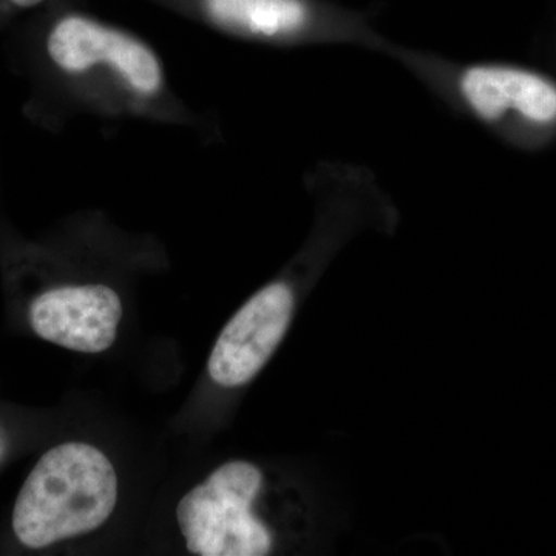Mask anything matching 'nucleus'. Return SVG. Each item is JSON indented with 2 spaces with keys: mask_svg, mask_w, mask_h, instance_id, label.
Instances as JSON below:
<instances>
[{
  "mask_svg": "<svg viewBox=\"0 0 556 556\" xmlns=\"http://www.w3.org/2000/svg\"><path fill=\"white\" fill-rule=\"evenodd\" d=\"M118 501V477L101 450L67 442L49 450L22 485L13 530L28 548H43L104 525Z\"/></svg>",
  "mask_w": 556,
  "mask_h": 556,
  "instance_id": "f257e3e1",
  "label": "nucleus"
},
{
  "mask_svg": "<svg viewBox=\"0 0 556 556\" xmlns=\"http://www.w3.org/2000/svg\"><path fill=\"white\" fill-rule=\"evenodd\" d=\"M208 20L223 30L254 39H287L309 22L303 0H204Z\"/></svg>",
  "mask_w": 556,
  "mask_h": 556,
  "instance_id": "0eeeda50",
  "label": "nucleus"
},
{
  "mask_svg": "<svg viewBox=\"0 0 556 556\" xmlns=\"http://www.w3.org/2000/svg\"><path fill=\"white\" fill-rule=\"evenodd\" d=\"M14 5L21 7V9H31V7L39 5L43 0H11Z\"/></svg>",
  "mask_w": 556,
  "mask_h": 556,
  "instance_id": "6e6552de",
  "label": "nucleus"
},
{
  "mask_svg": "<svg viewBox=\"0 0 556 556\" xmlns=\"http://www.w3.org/2000/svg\"><path fill=\"white\" fill-rule=\"evenodd\" d=\"M263 473L247 460H230L182 496L179 530L190 554L265 556L274 547L269 527L254 514Z\"/></svg>",
  "mask_w": 556,
  "mask_h": 556,
  "instance_id": "f03ea898",
  "label": "nucleus"
},
{
  "mask_svg": "<svg viewBox=\"0 0 556 556\" xmlns=\"http://www.w3.org/2000/svg\"><path fill=\"white\" fill-rule=\"evenodd\" d=\"M295 311L294 289L278 280L260 289L223 328L208 357V376L219 387L247 386L283 342Z\"/></svg>",
  "mask_w": 556,
  "mask_h": 556,
  "instance_id": "20e7f679",
  "label": "nucleus"
},
{
  "mask_svg": "<svg viewBox=\"0 0 556 556\" xmlns=\"http://www.w3.org/2000/svg\"><path fill=\"white\" fill-rule=\"evenodd\" d=\"M47 53L64 75L112 86L131 101H156L166 73L156 51L130 33L79 14L62 17L47 38Z\"/></svg>",
  "mask_w": 556,
  "mask_h": 556,
  "instance_id": "7ed1b4c3",
  "label": "nucleus"
},
{
  "mask_svg": "<svg viewBox=\"0 0 556 556\" xmlns=\"http://www.w3.org/2000/svg\"><path fill=\"white\" fill-rule=\"evenodd\" d=\"M123 303L104 285L62 287L33 300L30 324L40 339L78 353H102L113 345Z\"/></svg>",
  "mask_w": 556,
  "mask_h": 556,
  "instance_id": "39448f33",
  "label": "nucleus"
},
{
  "mask_svg": "<svg viewBox=\"0 0 556 556\" xmlns=\"http://www.w3.org/2000/svg\"><path fill=\"white\" fill-rule=\"evenodd\" d=\"M5 438H3V434L0 433V459H2V456L5 455Z\"/></svg>",
  "mask_w": 556,
  "mask_h": 556,
  "instance_id": "1a4fd4ad",
  "label": "nucleus"
},
{
  "mask_svg": "<svg viewBox=\"0 0 556 556\" xmlns=\"http://www.w3.org/2000/svg\"><path fill=\"white\" fill-rule=\"evenodd\" d=\"M460 94L485 123L515 115L527 123H556V84L530 70L510 65H473L463 73Z\"/></svg>",
  "mask_w": 556,
  "mask_h": 556,
  "instance_id": "423d86ee",
  "label": "nucleus"
}]
</instances>
